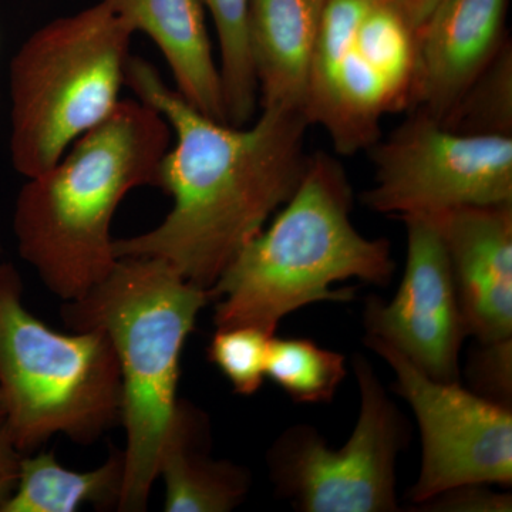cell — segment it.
Segmentation results:
<instances>
[{"mask_svg":"<svg viewBox=\"0 0 512 512\" xmlns=\"http://www.w3.org/2000/svg\"><path fill=\"white\" fill-rule=\"evenodd\" d=\"M326 0H251L249 50L261 107L305 113Z\"/></svg>","mask_w":512,"mask_h":512,"instance_id":"obj_15","label":"cell"},{"mask_svg":"<svg viewBox=\"0 0 512 512\" xmlns=\"http://www.w3.org/2000/svg\"><path fill=\"white\" fill-rule=\"evenodd\" d=\"M512 339L483 345L471 356L467 375L477 394L511 407Z\"/></svg>","mask_w":512,"mask_h":512,"instance_id":"obj_22","label":"cell"},{"mask_svg":"<svg viewBox=\"0 0 512 512\" xmlns=\"http://www.w3.org/2000/svg\"><path fill=\"white\" fill-rule=\"evenodd\" d=\"M210 293L157 258H120L104 281L64 302L74 332L101 330L119 359L126 431L117 511L147 510L158 457L177 407L181 353Z\"/></svg>","mask_w":512,"mask_h":512,"instance_id":"obj_4","label":"cell"},{"mask_svg":"<svg viewBox=\"0 0 512 512\" xmlns=\"http://www.w3.org/2000/svg\"><path fill=\"white\" fill-rule=\"evenodd\" d=\"M3 420H5V412H3V404L2 400H0V426H2Z\"/></svg>","mask_w":512,"mask_h":512,"instance_id":"obj_26","label":"cell"},{"mask_svg":"<svg viewBox=\"0 0 512 512\" xmlns=\"http://www.w3.org/2000/svg\"><path fill=\"white\" fill-rule=\"evenodd\" d=\"M124 84L173 131L174 147L161 161L157 183L173 207L150 231L114 239V254L161 259L210 291L301 184L311 123L302 111L284 107H262L249 127L212 120L143 57L130 56Z\"/></svg>","mask_w":512,"mask_h":512,"instance_id":"obj_1","label":"cell"},{"mask_svg":"<svg viewBox=\"0 0 512 512\" xmlns=\"http://www.w3.org/2000/svg\"><path fill=\"white\" fill-rule=\"evenodd\" d=\"M134 32L100 2L52 20L10 62V158L26 178L49 170L120 103Z\"/></svg>","mask_w":512,"mask_h":512,"instance_id":"obj_6","label":"cell"},{"mask_svg":"<svg viewBox=\"0 0 512 512\" xmlns=\"http://www.w3.org/2000/svg\"><path fill=\"white\" fill-rule=\"evenodd\" d=\"M348 375L346 357L306 338L269 342L266 377L296 403H332Z\"/></svg>","mask_w":512,"mask_h":512,"instance_id":"obj_19","label":"cell"},{"mask_svg":"<svg viewBox=\"0 0 512 512\" xmlns=\"http://www.w3.org/2000/svg\"><path fill=\"white\" fill-rule=\"evenodd\" d=\"M0 400L3 427L23 456L64 436L93 444L121 424L123 386L101 330L62 333L23 303L18 269L0 264Z\"/></svg>","mask_w":512,"mask_h":512,"instance_id":"obj_5","label":"cell"},{"mask_svg":"<svg viewBox=\"0 0 512 512\" xmlns=\"http://www.w3.org/2000/svg\"><path fill=\"white\" fill-rule=\"evenodd\" d=\"M389 2L417 32L433 10L440 5L441 0H389Z\"/></svg>","mask_w":512,"mask_h":512,"instance_id":"obj_25","label":"cell"},{"mask_svg":"<svg viewBox=\"0 0 512 512\" xmlns=\"http://www.w3.org/2000/svg\"><path fill=\"white\" fill-rule=\"evenodd\" d=\"M369 210L399 218L429 217L470 205L512 204V137L456 133L423 111L370 148Z\"/></svg>","mask_w":512,"mask_h":512,"instance_id":"obj_9","label":"cell"},{"mask_svg":"<svg viewBox=\"0 0 512 512\" xmlns=\"http://www.w3.org/2000/svg\"><path fill=\"white\" fill-rule=\"evenodd\" d=\"M468 136L512 137V43L501 46L441 121Z\"/></svg>","mask_w":512,"mask_h":512,"instance_id":"obj_20","label":"cell"},{"mask_svg":"<svg viewBox=\"0 0 512 512\" xmlns=\"http://www.w3.org/2000/svg\"><path fill=\"white\" fill-rule=\"evenodd\" d=\"M150 37L170 67L175 90L194 109L227 123L220 67L215 62L201 0H100Z\"/></svg>","mask_w":512,"mask_h":512,"instance_id":"obj_14","label":"cell"},{"mask_svg":"<svg viewBox=\"0 0 512 512\" xmlns=\"http://www.w3.org/2000/svg\"><path fill=\"white\" fill-rule=\"evenodd\" d=\"M124 451H111L101 466L76 471L62 466L52 451L26 454L18 484L0 512H76L86 504L119 507L123 490Z\"/></svg>","mask_w":512,"mask_h":512,"instance_id":"obj_17","label":"cell"},{"mask_svg":"<svg viewBox=\"0 0 512 512\" xmlns=\"http://www.w3.org/2000/svg\"><path fill=\"white\" fill-rule=\"evenodd\" d=\"M360 393L355 430L338 450L308 424L286 429L266 454L278 497L302 512H396V466L412 426L380 383L372 363L352 360Z\"/></svg>","mask_w":512,"mask_h":512,"instance_id":"obj_8","label":"cell"},{"mask_svg":"<svg viewBox=\"0 0 512 512\" xmlns=\"http://www.w3.org/2000/svg\"><path fill=\"white\" fill-rule=\"evenodd\" d=\"M165 512H229L248 497L251 473L211 454V424L200 407L178 399L160 457Z\"/></svg>","mask_w":512,"mask_h":512,"instance_id":"obj_16","label":"cell"},{"mask_svg":"<svg viewBox=\"0 0 512 512\" xmlns=\"http://www.w3.org/2000/svg\"><path fill=\"white\" fill-rule=\"evenodd\" d=\"M353 188L345 167L325 153L309 157L301 184L268 228L248 242L212 285L218 328L252 326L275 336L286 316L318 302H350L357 278L392 281L390 242L363 237L352 222Z\"/></svg>","mask_w":512,"mask_h":512,"instance_id":"obj_3","label":"cell"},{"mask_svg":"<svg viewBox=\"0 0 512 512\" xmlns=\"http://www.w3.org/2000/svg\"><path fill=\"white\" fill-rule=\"evenodd\" d=\"M365 343L393 370L394 390L419 423L423 456L420 476L409 491L414 505L458 485H511V407L458 382L431 379L383 340L366 336Z\"/></svg>","mask_w":512,"mask_h":512,"instance_id":"obj_10","label":"cell"},{"mask_svg":"<svg viewBox=\"0 0 512 512\" xmlns=\"http://www.w3.org/2000/svg\"><path fill=\"white\" fill-rule=\"evenodd\" d=\"M510 0H441L416 32V70L407 111L446 119L507 36Z\"/></svg>","mask_w":512,"mask_h":512,"instance_id":"obj_13","label":"cell"},{"mask_svg":"<svg viewBox=\"0 0 512 512\" xmlns=\"http://www.w3.org/2000/svg\"><path fill=\"white\" fill-rule=\"evenodd\" d=\"M416 30L389 0H326L305 116L340 156L370 150L384 116L409 110Z\"/></svg>","mask_w":512,"mask_h":512,"instance_id":"obj_7","label":"cell"},{"mask_svg":"<svg viewBox=\"0 0 512 512\" xmlns=\"http://www.w3.org/2000/svg\"><path fill=\"white\" fill-rule=\"evenodd\" d=\"M402 220L407 229L402 282L389 303L366 299V336L383 340L431 379L458 382L468 333L446 249L429 218Z\"/></svg>","mask_w":512,"mask_h":512,"instance_id":"obj_11","label":"cell"},{"mask_svg":"<svg viewBox=\"0 0 512 512\" xmlns=\"http://www.w3.org/2000/svg\"><path fill=\"white\" fill-rule=\"evenodd\" d=\"M210 10L220 43V74L228 124L248 126L255 117L259 94L249 50L251 0H201Z\"/></svg>","mask_w":512,"mask_h":512,"instance_id":"obj_18","label":"cell"},{"mask_svg":"<svg viewBox=\"0 0 512 512\" xmlns=\"http://www.w3.org/2000/svg\"><path fill=\"white\" fill-rule=\"evenodd\" d=\"M426 218L446 249L468 336L483 345L512 339V204Z\"/></svg>","mask_w":512,"mask_h":512,"instance_id":"obj_12","label":"cell"},{"mask_svg":"<svg viewBox=\"0 0 512 512\" xmlns=\"http://www.w3.org/2000/svg\"><path fill=\"white\" fill-rule=\"evenodd\" d=\"M173 131L140 100L113 113L67 148L49 170L28 178L13 212L20 258L63 302L82 298L116 266L111 224L136 188L157 187Z\"/></svg>","mask_w":512,"mask_h":512,"instance_id":"obj_2","label":"cell"},{"mask_svg":"<svg viewBox=\"0 0 512 512\" xmlns=\"http://www.w3.org/2000/svg\"><path fill=\"white\" fill-rule=\"evenodd\" d=\"M22 457L23 454L10 440L8 431L2 424L0 426V508L15 491Z\"/></svg>","mask_w":512,"mask_h":512,"instance_id":"obj_24","label":"cell"},{"mask_svg":"<svg viewBox=\"0 0 512 512\" xmlns=\"http://www.w3.org/2000/svg\"><path fill=\"white\" fill-rule=\"evenodd\" d=\"M0 249H2V248H0Z\"/></svg>","mask_w":512,"mask_h":512,"instance_id":"obj_27","label":"cell"},{"mask_svg":"<svg viewBox=\"0 0 512 512\" xmlns=\"http://www.w3.org/2000/svg\"><path fill=\"white\" fill-rule=\"evenodd\" d=\"M272 338L252 326L218 328L208 346V360L220 369L235 393L252 396L265 382Z\"/></svg>","mask_w":512,"mask_h":512,"instance_id":"obj_21","label":"cell"},{"mask_svg":"<svg viewBox=\"0 0 512 512\" xmlns=\"http://www.w3.org/2000/svg\"><path fill=\"white\" fill-rule=\"evenodd\" d=\"M417 511L505 512L512 510L511 494H497L485 484L458 485L414 505Z\"/></svg>","mask_w":512,"mask_h":512,"instance_id":"obj_23","label":"cell"}]
</instances>
